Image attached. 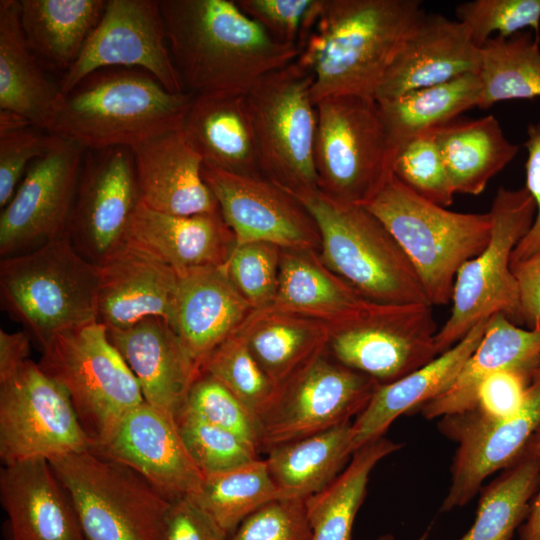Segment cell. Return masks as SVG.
Segmentation results:
<instances>
[{
  "mask_svg": "<svg viewBox=\"0 0 540 540\" xmlns=\"http://www.w3.org/2000/svg\"><path fill=\"white\" fill-rule=\"evenodd\" d=\"M531 383L528 373L511 369L497 371L481 382L474 410L489 419L510 418L523 408Z\"/></svg>",
  "mask_w": 540,
  "mask_h": 540,
  "instance_id": "816d5d0a",
  "label": "cell"
},
{
  "mask_svg": "<svg viewBox=\"0 0 540 540\" xmlns=\"http://www.w3.org/2000/svg\"><path fill=\"white\" fill-rule=\"evenodd\" d=\"M424 13L418 0H323L297 58L314 76L313 103L343 95L375 99Z\"/></svg>",
  "mask_w": 540,
  "mask_h": 540,
  "instance_id": "7a4b0ae2",
  "label": "cell"
},
{
  "mask_svg": "<svg viewBox=\"0 0 540 540\" xmlns=\"http://www.w3.org/2000/svg\"><path fill=\"white\" fill-rule=\"evenodd\" d=\"M176 422L190 457L203 475L259 458V452L238 435L208 424L185 411L177 415Z\"/></svg>",
  "mask_w": 540,
  "mask_h": 540,
  "instance_id": "ee69618b",
  "label": "cell"
},
{
  "mask_svg": "<svg viewBox=\"0 0 540 540\" xmlns=\"http://www.w3.org/2000/svg\"><path fill=\"white\" fill-rule=\"evenodd\" d=\"M194 96L170 92L140 69L104 68L61 94L46 131L86 150L132 148L181 129Z\"/></svg>",
  "mask_w": 540,
  "mask_h": 540,
  "instance_id": "3957f363",
  "label": "cell"
},
{
  "mask_svg": "<svg viewBox=\"0 0 540 540\" xmlns=\"http://www.w3.org/2000/svg\"><path fill=\"white\" fill-rule=\"evenodd\" d=\"M27 46L19 20V1H0V111L13 113L31 125L46 127L61 96Z\"/></svg>",
  "mask_w": 540,
  "mask_h": 540,
  "instance_id": "1f68e13d",
  "label": "cell"
},
{
  "mask_svg": "<svg viewBox=\"0 0 540 540\" xmlns=\"http://www.w3.org/2000/svg\"><path fill=\"white\" fill-rule=\"evenodd\" d=\"M0 501L10 540H85L72 502L48 460L3 465Z\"/></svg>",
  "mask_w": 540,
  "mask_h": 540,
  "instance_id": "484cf974",
  "label": "cell"
},
{
  "mask_svg": "<svg viewBox=\"0 0 540 540\" xmlns=\"http://www.w3.org/2000/svg\"><path fill=\"white\" fill-rule=\"evenodd\" d=\"M86 149L59 138L26 170L0 215V255L12 257L68 235V227Z\"/></svg>",
  "mask_w": 540,
  "mask_h": 540,
  "instance_id": "9a60e30c",
  "label": "cell"
},
{
  "mask_svg": "<svg viewBox=\"0 0 540 540\" xmlns=\"http://www.w3.org/2000/svg\"><path fill=\"white\" fill-rule=\"evenodd\" d=\"M377 384L318 354L279 388L260 424V451L351 422Z\"/></svg>",
  "mask_w": 540,
  "mask_h": 540,
  "instance_id": "5bb4252c",
  "label": "cell"
},
{
  "mask_svg": "<svg viewBox=\"0 0 540 540\" xmlns=\"http://www.w3.org/2000/svg\"><path fill=\"white\" fill-rule=\"evenodd\" d=\"M372 304L317 261L307 249L282 251L272 305L261 311L302 316L331 325V331L361 316Z\"/></svg>",
  "mask_w": 540,
  "mask_h": 540,
  "instance_id": "4dcf8cb0",
  "label": "cell"
},
{
  "mask_svg": "<svg viewBox=\"0 0 540 540\" xmlns=\"http://www.w3.org/2000/svg\"><path fill=\"white\" fill-rule=\"evenodd\" d=\"M524 146L527 150L524 187L533 198L535 216L530 229L512 253L511 267L540 253V121L528 125Z\"/></svg>",
  "mask_w": 540,
  "mask_h": 540,
  "instance_id": "db71d44e",
  "label": "cell"
},
{
  "mask_svg": "<svg viewBox=\"0 0 540 540\" xmlns=\"http://www.w3.org/2000/svg\"><path fill=\"white\" fill-rule=\"evenodd\" d=\"M436 140L455 193L479 195L517 155L494 115L453 121L436 129Z\"/></svg>",
  "mask_w": 540,
  "mask_h": 540,
  "instance_id": "836d02e7",
  "label": "cell"
},
{
  "mask_svg": "<svg viewBox=\"0 0 540 540\" xmlns=\"http://www.w3.org/2000/svg\"><path fill=\"white\" fill-rule=\"evenodd\" d=\"M313 74L298 60L260 79L246 94L263 176L290 194L317 188Z\"/></svg>",
  "mask_w": 540,
  "mask_h": 540,
  "instance_id": "30bf717a",
  "label": "cell"
},
{
  "mask_svg": "<svg viewBox=\"0 0 540 540\" xmlns=\"http://www.w3.org/2000/svg\"><path fill=\"white\" fill-rule=\"evenodd\" d=\"M112 67L143 70L170 92H186L172 61L159 0L106 1L77 60L62 75L61 93L89 74Z\"/></svg>",
  "mask_w": 540,
  "mask_h": 540,
  "instance_id": "2e32d148",
  "label": "cell"
},
{
  "mask_svg": "<svg viewBox=\"0 0 540 540\" xmlns=\"http://www.w3.org/2000/svg\"><path fill=\"white\" fill-rule=\"evenodd\" d=\"M489 213L492 229L487 245L457 273L450 316L435 338L438 354L495 314L519 321V289L511 256L533 223L535 204L525 187H500Z\"/></svg>",
  "mask_w": 540,
  "mask_h": 540,
  "instance_id": "9c48e42d",
  "label": "cell"
},
{
  "mask_svg": "<svg viewBox=\"0 0 540 540\" xmlns=\"http://www.w3.org/2000/svg\"><path fill=\"white\" fill-rule=\"evenodd\" d=\"M304 498H280L246 517L226 540H311Z\"/></svg>",
  "mask_w": 540,
  "mask_h": 540,
  "instance_id": "681fc988",
  "label": "cell"
},
{
  "mask_svg": "<svg viewBox=\"0 0 540 540\" xmlns=\"http://www.w3.org/2000/svg\"><path fill=\"white\" fill-rule=\"evenodd\" d=\"M539 358L540 330L519 327L505 315L495 314L451 386L418 409L427 419L473 410L485 378L511 369L528 373L533 379Z\"/></svg>",
  "mask_w": 540,
  "mask_h": 540,
  "instance_id": "f546056e",
  "label": "cell"
},
{
  "mask_svg": "<svg viewBox=\"0 0 540 540\" xmlns=\"http://www.w3.org/2000/svg\"><path fill=\"white\" fill-rule=\"evenodd\" d=\"M480 109L507 100L540 97L538 36L522 31L509 38L494 36L481 47Z\"/></svg>",
  "mask_w": 540,
  "mask_h": 540,
  "instance_id": "f35d334b",
  "label": "cell"
},
{
  "mask_svg": "<svg viewBox=\"0 0 540 540\" xmlns=\"http://www.w3.org/2000/svg\"><path fill=\"white\" fill-rule=\"evenodd\" d=\"M31 343V337L24 330L14 333L0 330V381L29 360Z\"/></svg>",
  "mask_w": 540,
  "mask_h": 540,
  "instance_id": "9f6ffc18",
  "label": "cell"
},
{
  "mask_svg": "<svg viewBox=\"0 0 540 540\" xmlns=\"http://www.w3.org/2000/svg\"><path fill=\"white\" fill-rule=\"evenodd\" d=\"M237 6L276 40L302 49L323 0H235Z\"/></svg>",
  "mask_w": 540,
  "mask_h": 540,
  "instance_id": "c3c4849f",
  "label": "cell"
},
{
  "mask_svg": "<svg viewBox=\"0 0 540 540\" xmlns=\"http://www.w3.org/2000/svg\"><path fill=\"white\" fill-rule=\"evenodd\" d=\"M95 448L136 470L171 501L193 497L201 489L204 475L190 457L176 419L146 401Z\"/></svg>",
  "mask_w": 540,
  "mask_h": 540,
  "instance_id": "ffe728a7",
  "label": "cell"
},
{
  "mask_svg": "<svg viewBox=\"0 0 540 540\" xmlns=\"http://www.w3.org/2000/svg\"><path fill=\"white\" fill-rule=\"evenodd\" d=\"M503 470L483 489L474 523L459 540H512L524 523L539 484V464L525 448Z\"/></svg>",
  "mask_w": 540,
  "mask_h": 540,
  "instance_id": "ab89813d",
  "label": "cell"
},
{
  "mask_svg": "<svg viewBox=\"0 0 540 540\" xmlns=\"http://www.w3.org/2000/svg\"><path fill=\"white\" fill-rule=\"evenodd\" d=\"M391 174L410 190L448 207L456 194L436 140V129L402 145L391 161Z\"/></svg>",
  "mask_w": 540,
  "mask_h": 540,
  "instance_id": "7bdbcfd3",
  "label": "cell"
},
{
  "mask_svg": "<svg viewBox=\"0 0 540 540\" xmlns=\"http://www.w3.org/2000/svg\"><path fill=\"white\" fill-rule=\"evenodd\" d=\"M105 0H20L27 46L41 64L65 74L98 24Z\"/></svg>",
  "mask_w": 540,
  "mask_h": 540,
  "instance_id": "d6a6232c",
  "label": "cell"
},
{
  "mask_svg": "<svg viewBox=\"0 0 540 540\" xmlns=\"http://www.w3.org/2000/svg\"><path fill=\"white\" fill-rule=\"evenodd\" d=\"M239 331L261 368L280 388L324 351L331 328L320 321L284 313L257 311Z\"/></svg>",
  "mask_w": 540,
  "mask_h": 540,
  "instance_id": "8d00e7d4",
  "label": "cell"
},
{
  "mask_svg": "<svg viewBox=\"0 0 540 540\" xmlns=\"http://www.w3.org/2000/svg\"><path fill=\"white\" fill-rule=\"evenodd\" d=\"M182 130L203 165L263 175L246 94L195 95Z\"/></svg>",
  "mask_w": 540,
  "mask_h": 540,
  "instance_id": "f1b7e54d",
  "label": "cell"
},
{
  "mask_svg": "<svg viewBox=\"0 0 540 540\" xmlns=\"http://www.w3.org/2000/svg\"><path fill=\"white\" fill-rule=\"evenodd\" d=\"M437 332L431 304L372 302L357 319L332 330L328 344L338 363L386 384L439 355Z\"/></svg>",
  "mask_w": 540,
  "mask_h": 540,
  "instance_id": "4fadbf2b",
  "label": "cell"
},
{
  "mask_svg": "<svg viewBox=\"0 0 540 540\" xmlns=\"http://www.w3.org/2000/svg\"><path fill=\"white\" fill-rule=\"evenodd\" d=\"M281 254L272 243H234L225 262L232 283L256 311L269 308L275 299Z\"/></svg>",
  "mask_w": 540,
  "mask_h": 540,
  "instance_id": "f6af8a7d",
  "label": "cell"
},
{
  "mask_svg": "<svg viewBox=\"0 0 540 540\" xmlns=\"http://www.w3.org/2000/svg\"><path fill=\"white\" fill-rule=\"evenodd\" d=\"M364 206L394 237L415 268L431 305L452 300L459 269L487 245V213L448 210L419 196L393 175Z\"/></svg>",
  "mask_w": 540,
  "mask_h": 540,
  "instance_id": "8992f818",
  "label": "cell"
},
{
  "mask_svg": "<svg viewBox=\"0 0 540 540\" xmlns=\"http://www.w3.org/2000/svg\"><path fill=\"white\" fill-rule=\"evenodd\" d=\"M228 534L191 498L171 502L162 540H226Z\"/></svg>",
  "mask_w": 540,
  "mask_h": 540,
  "instance_id": "f5cc1de1",
  "label": "cell"
},
{
  "mask_svg": "<svg viewBox=\"0 0 540 540\" xmlns=\"http://www.w3.org/2000/svg\"><path fill=\"white\" fill-rule=\"evenodd\" d=\"M201 371L223 384L259 424L279 392V387L261 368L239 330L210 354Z\"/></svg>",
  "mask_w": 540,
  "mask_h": 540,
  "instance_id": "b9f144b4",
  "label": "cell"
},
{
  "mask_svg": "<svg viewBox=\"0 0 540 540\" xmlns=\"http://www.w3.org/2000/svg\"><path fill=\"white\" fill-rule=\"evenodd\" d=\"M65 390L32 360L0 381L3 465L51 460L92 447Z\"/></svg>",
  "mask_w": 540,
  "mask_h": 540,
  "instance_id": "7c38bea8",
  "label": "cell"
},
{
  "mask_svg": "<svg viewBox=\"0 0 540 540\" xmlns=\"http://www.w3.org/2000/svg\"><path fill=\"white\" fill-rule=\"evenodd\" d=\"M315 106L317 188L338 201L363 205L392 176L378 102L343 95Z\"/></svg>",
  "mask_w": 540,
  "mask_h": 540,
  "instance_id": "8fae6325",
  "label": "cell"
},
{
  "mask_svg": "<svg viewBox=\"0 0 540 540\" xmlns=\"http://www.w3.org/2000/svg\"><path fill=\"white\" fill-rule=\"evenodd\" d=\"M481 82L468 74L435 86L410 91L395 99L378 102L388 148V162L414 137L441 128L462 113L478 107Z\"/></svg>",
  "mask_w": 540,
  "mask_h": 540,
  "instance_id": "d590c367",
  "label": "cell"
},
{
  "mask_svg": "<svg viewBox=\"0 0 540 540\" xmlns=\"http://www.w3.org/2000/svg\"><path fill=\"white\" fill-rule=\"evenodd\" d=\"M228 535L251 513L283 498L266 460L205 474L199 493L191 497Z\"/></svg>",
  "mask_w": 540,
  "mask_h": 540,
  "instance_id": "60d3db41",
  "label": "cell"
},
{
  "mask_svg": "<svg viewBox=\"0 0 540 540\" xmlns=\"http://www.w3.org/2000/svg\"><path fill=\"white\" fill-rule=\"evenodd\" d=\"M124 243L150 254L180 275L225 264L235 238L219 210L181 216L158 212L139 202Z\"/></svg>",
  "mask_w": 540,
  "mask_h": 540,
  "instance_id": "4316f807",
  "label": "cell"
},
{
  "mask_svg": "<svg viewBox=\"0 0 540 540\" xmlns=\"http://www.w3.org/2000/svg\"><path fill=\"white\" fill-rule=\"evenodd\" d=\"M24 126L0 132V207L12 199L29 165L48 153L59 137ZM39 129V128H38Z\"/></svg>",
  "mask_w": 540,
  "mask_h": 540,
  "instance_id": "f907efd6",
  "label": "cell"
},
{
  "mask_svg": "<svg viewBox=\"0 0 540 540\" xmlns=\"http://www.w3.org/2000/svg\"><path fill=\"white\" fill-rule=\"evenodd\" d=\"M99 268L98 322L109 329L154 316L170 322L179 280L170 266L123 243Z\"/></svg>",
  "mask_w": 540,
  "mask_h": 540,
  "instance_id": "603a6c76",
  "label": "cell"
},
{
  "mask_svg": "<svg viewBox=\"0 0 540 540\" xmlns=\"http://www.w3.org/2000/svg\"><path fill=\"white\" fill-rule=\"evenodd\" d=\"M41 353L38 365L65 390L94 447L104 445L123 417L145 401L98 321L58 333Z\"/></svg>",
  "mask_w": 540,
  "mask_h": 540,
  "instance_id": "ba28073f",
  "label": "cell"
},
{
  "mask_svg": "<svg viewBox=\"0 0 540 540\" xmlns=\"http://www.w3.org/2000/svg\"><path fill=\"white\" fill-rule=\"evenodd\" d=\"M99 282V266L65 235L1 258V308L41 351L58 333L97 321Z\"/></svg>",
  "mask_w": 540,
  "mask_h": 540,
  "instance_id": "5b68a950",
  "label": "cell"
},
{
  "mask_svg": "<svg viewBox=\"0 0 540 540\" xmlns=\"http://www.w3.org/2000/svg\"><path fill=\"white\" fill-rule=\"evenodd\" d=\"M480 48L458 20L437 13L421 17L391 64L376 101L479 74Z\"/></svg>",
  "mask_w": 540,
  "mask_h": 540,
  "instance_id": "44dd1931",
  "label": "cell"
},
{
  "mask_svg": "<svg viewBox=\"0 0 540 540\" xmlns=\"http://www.w3.org/2000/svg\"><path fill=\"white\" fill-rule=\"evenodd\" d=\"M351 423L272 447L266 463L283 498H307L346 467L354 449Z\"/></svg>",
  "mask_w": 540,
  "mask_h": 540,
  "instance_id": "e575fe53",
  "label": "cell"
},
{
  "mask_svg": "<svg viewBox=\"0 0 540 540\" xmlns=\"http://www.w3.org/2000/svg\"><path fill=\"white\" fill-rule=\"evenodd\" d=\"M456 17L480 48L493 33L509 38L526 28H540V0H474L457 5Z\"/></svg>",
  "mask_w": 540,
  "mask_h": 540,
  "instance_id": "7dc6e473",
  "label": "cell"
},
{
  "mask_svg": "<svg viewBox=\"0 0 540 540\" xmlns=\"http://www.w3.org/2000/svg\"><path fill=\"white\" fill-rule=\"evenodd\" d=\"M107 333L145 401L176 419L201 369L170 324L154 316L125 329L107 328Z\"/></svg>",
  "mask_w": 540,
  "mask_h": 540,
  "instance_id": "7402d4cb",
  "label": "cell"
},
{
  "mask_svg": "<svg viewBox=\"0 0 540 540\" xmlns=\"http://www.w3.org/2000/svg\"><path fill=\"white\" fill-rule=\"evenodd\" d=\"M253 310L228 276L225 264L179 275L170 326L200 369Z\"/></svg>",
  "mask_w": 540,
  "mask_h": 540,
  "instance_id": "d4e9b609",
  "label": "cell"
},
{
  "mask_svg": "<svg viewBox=\"0 0 540 540\" xmlns=\"http://www.w3.org/2000/svg\"><path fill=\"white\" fill-rule=\"evenodd\" d=\"M293 195L313 218L323 264L365 299L379 304H431L411 261L364 206L318 189Z\"/></svg>",
  "mask_w": 540,
  "mask_h": 540,
  "instance_id": "277c9868",
  "label": "cell"
},
{
  "mask_svg": "<svg viewBox=\"0 0 540 540\" xmlns=\"http://www.w3.org/2000/svg\"><path fill=\"white\" fill-rule=\"evenodd\" d=\"M378 540H395L392 534H384L379 537Z\"/></svg>",
  "mask_w": 540,
  "mask_h": 540,
  "instance_id": "91938a15",
  "label": "cell"
},
{
  "mask_svg": "<svg viewBox=\"0 0 540 540\" xmlns=\"http://www.w3.org/2000/svg\"><path fill=\"white\" fill-rule=\"evenodd\" d=\"M519 289V321L540 330V253L512 267Z\"/></svg>",
  "mask_w": 540,
  "mask_h": 540,
  "instance_id": "11a10c76",
  "label": "cell"
},
{
  "mask_svg": "<svg viewBox=\"0 0 540 540\" xmlns=\"http://www.w3.org/2000/svg\"><path fill=\"white\" fill-rule=\"evenodd\" d=\"M489 319L481 320L463 339L423 367L393 382L378 383L365 408L351 423L354 452L384 437L402 414L445 392L479 345Z\"/></svg>",
  "mask_w": 540,
  "mask_h": 540,
  "instance_id": "83f0119b",
  "label": "cell"
},
{
  "mask_svg": "<svg viewBox=\"0 0 540 540\" xmlns=\"http://www.w3.org/2000/svg\"><path fill=\"white\" fill-rule=\"evenodd\" d=\"M49 462L85 540H162L172 501L136 470L93 446Z\"/></svg>",
  "mask_w": 540,
  "mask_h": 540,
  "instance_id": "52a82bcc",
  "label": "cell"
},
{
  "mask_svg": "<svg viewBox=\"0 0 540 540\" xmlns=\"http://www.w3.org/2000/svg\"><path fill=\"white\" fill-rule=\"evenodd\" d=\"M400 448L401 444L385 437L362 446L331 483L305 498L311 540H351L354 520L365 498L372 470Z\"/></svg>",
  "mask_w": 540,
  "mask_h": 540,
  "instance_id": "74e56055",
  "label": "cell"
},
{
  "mask_svg": "<svg viewBox=\"0 0 540 540\" xmlns=\"http://www.w3.org/2000/svg\"><path fill=\"white\" fill-rule=\"evenodd\" d=\"M139 202L131 148L87 150L68 227L75 249L99 266L124 243Z\"/></svg>",
  "mask_w": 540,
  "mask_h": 540,
  "instance_id": "e0dca14e",
  "label": "cell"
},
{
  "mask_svg": "<svg viewBox=\"0 0 540 540\" xmlns=\"http://www.w3.org/2000/svg\"><path fill=\"white\" fill-rule=\"evenodd\" d=\"M140 202L172 215L219 210L202 176L203 160L181 129L166 132L131 148Z\"/></svg>",
  "mask_w": 540,
  "mask_h": 540,
  "instance_id": "cb8c5ba5",
  "label": "cell"
},
{
  "mask_svg": "<svg viewBox=\"0 0 540 540\" xmlns=\"http://www.w3.org/2000/svg\"><path fill=\"white\" fill-rule=\"evenodd\" d=\"M172 61L184 90L247 94L297 60L299 47L273 38L235 0H159Z\"/></svg>",
  "mask_w": 540,
  "mask_h": 540,
  "instance_id": "6da1fadb",
  "label": "cell"
},
{
  "mask_svg": "<svg viewBox=\"0 0 540 540\" xmlns=\"http://www.w3.org/2000/svg\"><path fill=\"white\" fill-rule=\"evenodd\" d=\"M536 379H540V358H539V361H538V364H537V367L535 369V372L533 374V380H536Z\"/></svg>",
  "mask_w": 540,
  "mask_h": 540,
  "instance_id": "680465c9",
  "label": "cell"
},
{
  "mask_svg": "<svg viewBox=\"0 0 540 540\" xmlns=\"http://www.w3.org/2000/svg\"><path fill=\"white\" fill-rule=\"evenodd\" d=\"M439 430L458 445L451 483L440 511L466 505L494 472L510 466L540 427V379L533 380L523 408L506 419H489L476 410L441 418Z\"/></svg>",
  "mask_w": 540,
  "mask_h": 540,
  "instance_id": "ac0fdd59",
  "label": "cell"
},
{
  "mask_svg": "<svg viewBox=\"0 0 540 540\" xmlns=\"http://www.w3.org/2000/svg\"><path fill=\"white\" fill-rule=\"evenodd\" d=\"M526 448L537 459L540 470V427L530 439ZM519 540H540V477L537 491L531 501L528 515L518 530Z\"/></svg>",
  "mask_w": 540,
  "mask_h": 540,
  "instance_id": "6f0895ef",
  "label": "cell"
},
{
  "mask_svg": "<svg viewBox=\"0 0 540 540\" xmlns=\"http://www.w3.org/2000/svg\"><path fill=\"white\" fill-rule=\"evenodd\" d=\"M181 411L238 435L260 452L259 422L223 384L211 375L200 372L191 386Z\"/></svg>",
  "mask_w": 540,
  "mask_h": 540,
  "instance_id": "bcb514c9",
  "label": "cell"
},
{
  "mask_svg": "<svg viewBox=\"0 0 540 540\" xmlns=\"http://www.w3.org/2000/svg\"><path fill=\"white\" fill-rule=\"evenodd\" d=\"M202 176L236 244L272 243L284 249H307L320 241L305 207L263 175L226 172L206 165Z\"/></svg>",
  "mask_w": 540,
  "mask_h": 540,
  "instance_id": "d6986e66",
  "label": "cell"
}]
</instances>
